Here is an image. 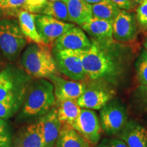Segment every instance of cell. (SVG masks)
<instances>
[{
    "mask_svg": "<svg viewBox=\"0 0 147 147\" xmlns=\"http://www.w3.org/2000/svg\"><path fill=\"white\" fill-rule=\"evenodd\" d=\"M67 5L70 22L78 26L91 20L92 15L91 4L84 0H63Z\"/></svg>",
    "mask_w": 147,
    "mask_h": 147,
    "instance_id": "obj_18",
    "label": "cell"
},
{
    "mask_svg": "<svg viewBox=\"0 0 147 147\" xmlns=\"http://www.w3.org/2000/svg\"><path fill=\"white\" fill-rule=\"evenodd\" d=\"M32 78L25 71L10 66L0 72V102L12 103L21 108Z\"/></svg>",
    "mask_w": 147,
    "mask_h": 147,
    "instance_id": "obj_4",
    "label": "cell"
},
{
    "mask_svg": "<svg viewBox=\"0 0 147 147\" xmlns=\"http://www.w3.org/2000/svg\"><path fill=\"white\" fill-rule=\"evenodd\" d=\"M0 147H13L10 127L4 119L0 118Z\"/></svg>",
    "mask_w": 147,
    "mask_h": 147,
    "instance_id": "obj_25",
    "label": "cell"
},
{
    "mask_svg": "<svg viewBox=\"0 0 147 147\" xmlns=\"http://www.w3.org/2000/svg\"><path fill=\"white\" fill-rule=\"evenodd\" d=\"M56 147H90L89 142L68 125L63 124Z\"/></svg>",
    "mask_w": 147,
    "mask_h": 147,
    "instance_id": "obj_19",
    "label": "cell"
},
{
    "mask_svg": "<svg viewBox=\"0 0 147 147\" xmlns=\"http://www.w3.org/2000/svg\"><path fill=\"white\" fill-rule=\"evenodd\" d=\"M84 1H85L86 2L89 3V4L92 5V4H94V3L100 2V1H102V0H84Z\"/></svg>",
    "mask_w": 147,
    "mask_h": 147,
    "instance_id": "obj_34",
    "label": "cell"
},
{
    "mask_svg": "<svg viewBox=\"0 0 147 147\" xmlns=\"http://www.w3.org/2000/svg\"><path fill=\"white\" fill-rule=\"evenodd\" d=\"M49 1H63V0H47Z\"/></svg>",
    "mask_w": 147,
    "mask_h": 147,
    "instance_id": "obj_36",
    "label": "cell"
},
{
    "mask_svg": "<svg viewBox=\"0 0 147 147\" xmlns=\"http://www.w3.org/2000/svg\"><path fill=\"white\" fill-rule=\"evenodd\" d=\"M53 55L57 71L61 74L75 81H84L87 78L81 59L76 51L53 48Z\"/></svg>",
    "mask_w": 147,
    "mask_h": 147,
    "instance_id": "obj_8",
    "label": "cell"
},
{
    "mask_svg": "<svg viewBox=\"0 0 147 147\" xmlns=\"http://www.w3.org/2000/svg\"><path fill=\"white\" fill-rule=\"evenodd\" d=\"M91 10L93 18L105 20L113 24L121 9L110 0H102L92 4Z\"/></svg>",
    "mask_w": 147,
    "mask_h": 147,
    "instance_id": "obj_22",
    "label": "cell"
},
{
    "mask_svg": "<svg viewBox=\"0 0 147 147\" xmlns=\"http://www.w3.org/2000/svg\"><path fill=\"white\" fill-rule=\"evenodd\" d=\"M25 2L26 0H3L0 1V9L10 14L23 7Z\"/></svg>",
    "mask_w": 147,
    "mask_h": 147,
    "instance_id": "obj_28",
    "label": "cell"
},
{
    "mask_svg": "<svg viewBox=\"0 0 147 147\" xmlns=\"http://www.w3.org/2000/svg\"><path fill=\"white\" fill-rule=\"evenodd\" d=\"M13 144V147H45L41 121L22 128L16 134Z\"/></svg>",
    "mask_w": 147,
    "mask_h": 147,
    "instance_id": "obj_14",
    "label": "cell"
},
{
    "mask_svg": "<svg viewBox=\"0 0 147 147\" xmlns=\"http://www.w3.org/2000/svg\"><path fill=\"white\" fill-rule=\"evenodd\" d=\"M21 65L29 76L34 78H49L58 74L50 46L45 44H32L24 51Z\"/></svg>",
    "mask_w": 147,
    "mask_h": 147,
    "instance_id": "obj_3",
    "label": "cell"
},
{
    "mask_svg": "<svg viewBox=\"0 0 147 147\" xmlns=\"http://www.w3.org/2000/svg\"><path fill=\"white\" fill-rule=\"evenodd\" d=\"M136 15L133 12L121 10L113 23V37L119 43H129L136 40L138 34Z\"/></svg>",
    "mask_w": 147,
    "mask_h": 147,
    "instance_id": "obj_11",
    "label": "cell"
},
{
    "mask_svg": "<svg viewBox=\"0 0 147 147\" xmlns=\"http://www.w3.org/2000/svg\"><path fill=\"white\" fill-rule=\"evenodd\" d=\"M97 147H128L119 138H104L97 144Z\"/></svg>",
    "mask_w": 147,
    "mask_h": 147,
    "instance_id": "obj_30",
    "label": "cell"
},
{
    "mask_svg": "<svg viewBox=\"0 0 147 147\" xmlns=\"http://www.w3.org/2000/svg\"><path fill=\"white\" fill-rule=\"evenodd\" d=\"M71 127L90 144L96 145L101 140L103 131L100 117L94 110L82 108Z\"/></svg>",
    "mask_w": 147,
    "mask_h": 147,
    "instance_id": "obj_10",
    "label": "cell"
},
{
    "mask_svg": "<svg viewBox=\"0 0 147 147\" xmlns=\"http://www.w3.org/2000/svg\"><path fill=\"white\" fill-rule=\"evenodd\" d=\"M54 87L56 102L65 100H78L85 89L86 82L67 80L59 76L58 74L49 77Z\"/></svg>",
    "mask_w": 147,
    "mask_h": 147,
    "instance_id": "obj_12",
    "label": "cell"
},
{
    "mask_svg": "<svg viewBox=\"0 0 147 147\" xmlns=\"http://www.w3.org/2000/svg\"><path fill=\"white\" fill-rule=\"evenodd\" d=\"M55 103L52 82L45 78L31 80L27 87L18 120L24 121L40 118L55 105Z\"/></svg>",
    "mask_w": 147,
    "mask_h": 147,
    "instance_id": "obj_2",
    "label": "cell"
},
{
    "mask_svg": "<svg viewBox=\"0 0 147 147\" xmlns=\"http://www.w3.org/2000/svg\"><path fill=\"white\" fill-rule=\"evenodd\" d=\"M82 29L92 37V39L102 42L113 41V24L105 20L92 17L83 24Z\"/></svg>",
    "mask_w": 147,
    "mask_h": 147,
    "instance_id": "obj_17",
    "label": "cell"
},
{
    "mask_svg": "<svg viewBox=\"0 0 147 147\" xmlns=\"http://www.w3.org/2000/svg\"><path fill=\"white\" fill-rule=\"evenodd\" d=\"M40 14L52 16L63 22H70L67 5L63 0L57 1H48Z\"/></svg>",
    "mask_w": 147,
    "mask_h": 147,
    "instance_id": "obj_23",
    "label": "cell"
},
{
    "mask_svg": "<svg viewBox=\"0 0 147 147\" xmlns=\"http://www.w3.org/2000/svg\"><path fill=\"white\" fill-rule=\"evenodd\" d=\"M87 51H74L80 57L86 75L90 80H100L115 85L125 72L128 49L115 40L102 42L91 40Z\"/></svg>",
    "mask_w": 147,
    "mask_h": 147,
    "instance_id": "obj_1",
    "label": "cell"
},
{
    "mask_svg": "<svg viewBox=\"0 0 147 147\" xmlns=\"http://www.w3.org/2000/svg\"><path fill=\"white\" fill-rule=\"evenodd\" d=\"M58 117L62 124L71 126L80 115L82 108L77 100H65L55 103Z\"/></svg>",
    "mask_w": 147,
    "mask_h": 147,
    "instance_id": "obj_20",
    "label": "cell"
},
{
    "mask_svg": "<svg viewBox=\"0 0 147 147\" xmlns=\"http://www.w3.org/2000/svg\"><path fill=\"white\" fill-rule=\"evenodd\" d=\"M138 80L141 85L147 86V51L144 50L140 55L136 63Z\"/></svg>",
    "mask_w": 147,
    "mask_h": 147,
    "instance_id": "obj_24",
    "label": "cell"
},
{
    "mask_svg": "<svg viewBox=\"0 0 147 147\" xmlns=\"http://www.w3.org/2000/svg\"><path fill=\"white\" fill-rule=\"evenodd\" d=\"M0 10H1V9H0Z\"/></svg>",
    "mask_w": 147,
    "mask_h": 147,
    "instance_id": "obj_38",
    "label": "cell"
},
{
    "mask_svg": "<svg viewBox=\"0 0 147 147\" xmlns=\"http://www.w3.org/2000/svg\"><path fill=\"white\" fill-rule=\"evenodd\" d=\"M117 136L128 147H147V129L134 120H128Z\"/></svg>",
    "mask_w": 147,
    "mask_h": 147,
    "instance_id": "obj_16",
    "label": "cell"
},
{
    "mask_svg": "<svg viewBox=\"0 0 147 147\" xmlns=\"http://www.w3.org/2000/svg\"><path fill=\"white\" fill-rule=\"evenodd\" d=\"M36 30L46 45L50 46L66 32L76 26L75 24L66 23L52 16L45 14H36Z\"/></svg>",
    "mask_w": 147,
    "mask_h": 147,
    "instance_id": "obj_9",
    "label": "cell"
},
{
    "mask_svg": "<svg viewBox=\"0 0 147 147\" xmlns=\"http://www.w3.org/2000/svg\"><path fill=\"white\" fill-rule=\"evenodd\" d=\"M47 0H26L23 8L32 13H40Z\"/></svg>",
    "mask_w": 147,
    "mask_h": 147,
    "instance_id": "obj_29",
    "label": "cell"
},
{
    "mask_svg": "<svg viewBox=\"0 0 147 147\" xmlns=\"http://www.w3.org/2000/svg\"><path fill=\"white\" fill-rule=\"evenodd\" d=\"M91 45V40L83 29L75 26L57 38L53 48L58 50L87 51Z\"/></svg>",
    "mask_w": 147,
    "mask_h": 147,
    "instance_id": "obj_13",
    "label": "cell"
},
{
    "mask_svg": "<svg viewBox=\"0 0 147 147\" xmlns=\"http://www.w3.org/2000/svg\"><path fill=\"white\" fill-rule=\"evenodd\" d=\"M39 120L42 123L45 147H54L63 125L58 117L56 106L40 117Z\"/></svg>",
    "mask_w": 147,
    "mask_h": 147,
    "instance_id": "obj_15",
    "label": "cell"
},
{
    "mask_svg": "<svg viewBox=\"0 0 147 147\" xmlns=\"http://www.w3.org/2000/svg\"><path fill=\"white\" fill-rule=\"evenodd\" d=\"M3 1V0H0V1Z\"/></svg>",
    "mask_w": 147,
    "mask_h": 147,
    "instance_id": "obj_37",
    "label": "cell"
},
{
    "mask_svg": "<svg viewBox=\"0 0 147 147\" xmlns=\"http://www.w3.org/2000/svg\"><path fill=\"white\" fill-rule=\"evenodd\" d=\"M135 97L140 105L147 108V86L140 84L136 90Z\"/></svg>",
    "mask_w": 147,
    "mask_h": 147,
    "instance_id": "obj_31",
    "label": "cell"
},
{
    "mask_svg": "<svg viewBox=\"0 0 147 147\" xmlns=\"http://www.w3.org/2000/svg\"><path fill=\"white\" fill-rule=\"evenodd\" d=\"M21 109L19 106L12 103L1 102H0V118L7 119L13 117Z\"/></svg>",
    "mask_w": 147,
    "mask_h": 147,
    "instance_id": "obj_26",
    "label": "cell"
},
{
    "mask_svg": "<svg viewBox=\"0 0 147 147\" xmlns=\"http://www.w3.org/2000/svg\"><path fill=\"white\" fill-rule=\"evenodd\" d=\"M144 47L145 49H146V50L147 51V36L146 38V39H145L144 42Z\"/></svg>",
    "mask_w": 147,
    "mask_h": 147,
    "instance_id": "obj_35",
    "label": "cell"
},
{
    "mask_svg": "<svg viewBox=\"0 0 147 147\" xmlns=\"http://www.w3.org/2000/svg\"><path fill=\"white\" fill-rule=\"evenodd\" d=\"M114 85L100 80H94L86 83L83 93L77 100L81 108L100 110L114 98Z\"/></svg>",
    "mask_w": 147,
    "mask_h": 147,
    "instance_id": "obj_6",
    "label": "cell"
},
{
    "mask_svg": "<svg viewBox=\"0 0 147 147\" xmlns=\"http://www.w3.org/2000/svg\"><path fill=\"white\" fill-rule=\"evenodd\" d=\"M144 1V0H131L132 8H133V9L136 8V7L138 6V5Z\"/></svg>",
    "mask_w": 147,
    "mask_h": 147,
    "instance_id": "obj_33",
    "label": "cell"
},
{
    "mask_svg": "<svg viewBox=\"0 0 147 147\" xmlns=\"http://www.w3.org/2000/svg\"><path fill=\"white\" fill-rule=\"evenodd\" d=\"M18 24L21 32L29 41L37 44H44L36 30L35 17L36 14L27 10H20L18 12Z\"/></svg>",
    "mask_w": 147,
    "mask_h": 147,
    "instance_id": "obj_21",
    "label": "cell"
},
{
    "mask_svg": "<svg viewBox=\"0 0 147 147\" xmlns=\"http://www.w3.org/2000/svg\"><path fill=\"white\" fill-rule=\"evenodd\" d=\"M136 18L140 27L142 30L147 29V0H144L136 8Z\"/></svg>",
    "mask_w": 147,
    "mask_h": 147,
    "instance_id": "obj_27",
    "label": "cell"
},
{
    "mask_svg": "<svg viewBox=\"0 0 147 147\" xmlns=\"http://www.w3.org/2000/svg\"><path fill=\"white\" fill-rule=\"evenodd\" d=\"M27 44L18 21L15 19L0 20V49L10 61H14Z\"/></svg>",
    "mask_w": 147,
    "mask_h": 147,
    "instance_id": "obj_5",
    "label": "cell"
},
{
    "mask_svg": "<svg viewBox=\"0 0 147 147\" xmlns=\"http://www.w3.org/2000/svg\"><path fill=\"white\" fill-rule=\"evenodd\" d=\"M110 1H113V3H115L119 8L121 9V10L128 11L133 10L131 3V0H110Z\"/></svg>",
    "mask_w": 147,
    "mask_h": 147,
    "instance_id": "obj_32",
    "label": "cell"
},
{
    "mask_svg": "<svg viewBox=\"0 0 147 147\" xmlns=\"http://www.w3.org/2000/svg\"><path fill=\"white\" fill-rule=\"evenodd\" d=\"M102 131L107 136H118L128 121L126 107L117 99H113L100 110Z\"/></svg>",
    "mask_w": 147,
    "mask_h": 147,
    "instance_id": "obj_7",
    "label": "cell"
}]
</instances>
